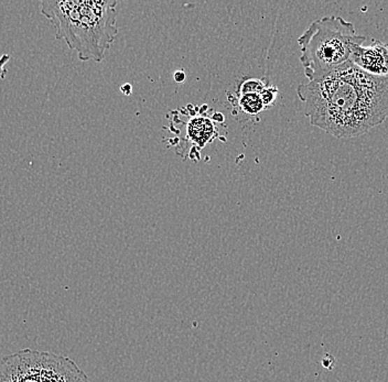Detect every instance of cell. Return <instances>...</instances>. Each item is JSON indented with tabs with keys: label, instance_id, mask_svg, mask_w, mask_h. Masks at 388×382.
Segmentation results:
<instances>
[{
	"label": "cell",
	"instance_id": "4",
	"mask_svg": "<svg viewBox=\"0 0 388 382\" xmlns=\"http://www.w3.org/2000/svg\"><path fill=\"white\" fill-rule=\"evenodd\" d=\"M0 382H89L73 359L26 348L0 359Z\"/></svg>",
	"mask_w": 388,
	"mask_h": 382
},
{
	"label": "cell",
	"instance_id": "9",
	"mask_svg": "<svg viewBox=\"0 0 388 382\" xmlns=\"http://www.w3.org/2000/svg\"><path fill=\"white\" fill-rule=\"evenodd\" d=\"M277 94H278V89H277V87H274V86L271 85L259 94L266 110H267V108H271V107L273 106L275 101H276Z\"/></svg>",
	"mask_w": 388,
	"mask_h": 382
},
{
	"label": "cell",
	"instance_id": "10",
	"mask_svg": "<svg viewBox=\"0 0 388 382\" xmlns=\"http://www.w3.org/2000/svg\"><path fill=\"white\" fill-rule=\"evenodd\" d=\"M10 60V55L3 54L0 57V80L6 78L7 75V70H6V64Z\"/></svg>",
	"mask_w": 388,
	"mask_h": 382
},
{
	"label": "cell",
	"instance_id": "6",
	"mask_svg": "<svg viewBox=\"0 0 388 382\" xmlns=\"http://www.w3.org/2000/svg\"><path fill=\"white\" fill-rule=\"evenodd\" d=\"M212 133H213V126L210 120L196 118L189 125V135L191 138L196 142H201L202 146L211 138Z\"/></svg>",
	"mask_w": 388,
	"mask_h": 382
},
{
	"label": "cell",
	"instance_id": "5",
	"mask_svg": "<svg viewBox=\"0 0 388 382\" xmlns=\"http://www.w3.org/2000/svg\"><path fill=\"white\" fill-rule=\"evenodd\" d=\"M351 62L373 75L388 76V43L373 41L370 47L357 45Z\"/></svg>",
	"mask_w": 388,
	"mask_h": 382
},
{
	"label": "cell",
	"instance_id": "3",
	"mask_svg": "<svg viewBox=\"0 0 388 382\" xmlns=\"http://www.w3.org/2000/svg\"><path fill=\"white\" fill-rule=\"evenodd\" d=\"M366 37L354 24L339 16H326L311 22L298 39L300 62L309 82L320 80L351 61L353 49Z\"/></svg>",
	"mask_w": 388,
	"mask_h": 382
},
{
	"label": "cell",
	"instance_id": "1",
	"mask_svg": "<svg viewBox=\"0 0 388 382\" xmlns=\"http://www.w3.org/2000/svg\"><path fill=\"white\" fill-rule=\"evenodd\" d=\"M297 95L311 125L336 138H357L388 119V76L373 75L351 61L300 84Z\"/></svg>",
	"mask_w": 388,
	"mask_h": 382
},
{
	"label": "cell",
	"instance_id": "11",
	"mask_svg": "<svg viewBox=\"0 0 388 382\" xmlns=\"http://www.w3.org/2000/svg\"><path fill=\"white\" fill-rule=\"evenodd\" d=\"M175 82H179V83H181V82L185 81V72H183V71H178V72H175Z\"/></svg>",
	"mask_w": 388,
	"mask_h": 382
},
{
	"label": "cell",
	"instance_id": "8",
	"mask_svg": "<svg viewBox=\"0 0 388 382\" xmlns=\"http://www.w3.org/2000/svg\"><path fill=\"white\" fill-rule=\"evenodd\" d=\"M268 86L269 82L265 81V80L247 78V80L240 83V87H238V93H240V95H245V94H261Z\"/></svg>",
	"mask_w": 388,
	"mask_h": 382
},
{
	"label": "cell",
	"instance_id": "2",
	"mask_svg": "<svg viewBox=\"0 0 388 382\" xmlns=\"http://www.w3.org/2000/svg\"><path fill=\"white\" fill-rule=\"evenodd\" d=\"M114 0L41 1L40 11L57 29L55 38L76 50L82 62H102L118 34Z\"/></svg>",
	"mask_w": 388,
	"mask_h": 382
},
{
	"label": "cell",
	"instance_id": "12",
	"mask_svg": "<svg viewBox=\"0 0 388 382\" xmlns=\"http://www.w3.org/2000/svg\"><path fill=\"white\" fill-rule=\"evenodd\" d=\"M122 91H123L125 95H131V86L129 84H126V85L122 86Z\"/></svg>",
	"mask_w": 388,
	"mask_h": 382
},
{
	"label": "cell",
	"instance_id": "7",
	"mask_svg": "<svg viewBox=\"0 0 388 382\" xmlns=\"http://www.w3.org/2000/svg\"><path fill=\"white\" fill-rule=\"evenodd\" d=\"M238 106L243 112L250 115V116H256L266 110L259 94L240 95V99H238Z\"/></svg>",
	"mask_w": 388,
	"mask_h": 382
}]
</instances>
